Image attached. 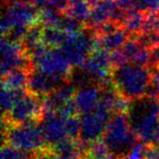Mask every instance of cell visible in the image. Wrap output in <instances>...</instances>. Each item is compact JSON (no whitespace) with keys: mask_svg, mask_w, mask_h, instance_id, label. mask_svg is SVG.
Returning a JSON list of instances; mask_svg holds the SVG:
<instances>
[{"mask_svg":"<svg viewBox=\"0 0 159 159\" xmlns=\"http://www.w3.org/2000/svg\"><path fill=\"white\" fill-rule=\"evenodd\" d=\"M129 39H130L129 33L121 26L117 27L111 32L98 35L100 48L106 49L110 52L120 49Z\"/></svg>","mask_w":159,"mask_h":159,"instance_id":"17","label":"cell"},{"mask_svg":"<svg viewBox=\"0 0 159 159\" xmlns=\"http://www.w3.org/2000/svg\"><path fill=\"white\" fill-rule=\"evenodd\" d=\"M37 152L27 151L14 146L3 144L1 149V159H35Z\"/></svg>","mask_w":159,"mask_h":159,"instance_id":"25","label":"cell"},{"mask_svg":"<svg viewBox=\"0 0 159 159\" xmlns=\"http://www.w3.org/2000/svg\"><path fill=\"white\" fill-rule=\"evenodd\" d=\"M39 124H8L2 119L3 144L33 152H39L49 147L45 143Z\"/></svg>","mask_w":159,"mask_h":159,"instance_id":"4","label":"cell"},{"mask_svg":"<svg viewBox=\"0 0 159 159\" xmlns=\"http://www.w3.org/2000/svg\"><path fill=\"white\" fill-rule=\"evenodd\" d=\"M70 0H47V8L58 13L65 14L68 10Z\"/></svg>","mask_w":159,"mask_h":159,"instance_id":"30","label":"cell"},{"mask_svg":"<svg viewBox=\"0 0 159 159\" xmlns=\"http://www.w3.org/2000/svg\"><path fill=\"white\" fill-rule=\"evenodd\" d=\"M112 115L113 113L101 102L94 110L83 114L81 117L80 141L85 145H89L92 142L100 140Z\"/></svg>","mask_w":159,"mask_h":159,"instance_id":"8","label":"cell"},{"mask_svg":"<svg viewBox=\"0 0 159 159\" xmlns=\"http://www.w3.org/2000/svg\"><path fill=\"white\" fill-rule=\"evenodd\" d=\"M86 154L91 159H116L103 140H97L88 145Z\"/></svg>","mask_w":159,"mask_h":159,"instance_id":"24","label":"cell"},{"mask_svg":"<svg viewBox=\"0 0 159 159\" xmlns=\"http://www.w3.org/2000/svg\"><path fill=\"white\" fill-rule=\"evenodd\" d=\"M102 94L103 88L99 85H91L77 90L74 101L79 113L83 115L97 108L101 102Z\"/></svg>","mask_w":159,"mask_h":159,"instance_id":"14","label":"cell"},{"mask_svg":"<svg viewBox=\"0 0 159 159\" xmlns=\"http://www.w3.org/2000/svg\"><path fill=\"white\" fill-rule=\"evenodd\" d=\"M28 56L30 57L32 69L65 78L69 81L73 69L60 48H48L43 43Z\"/></svg>","mask_w":159,"mask_h":159,"instance_id":"6","label":"cell"},{"mask_svg":"<svg viewBox=\"0 0 159 159\" xmlns=\"http://www.w3.org/2000/svg\"><path fill=\"white\" fill-rule=\"evenodd\" d=\"M26 90H12L7 88H2L1 93V107L3 115H6L9 112L17 101L23 97L26 93Z\"/></svg>","mask_w":159,"mask_h":159,"instance_id":"23","label":"cell"},{"mask_svg":"<svg viewBox=\"0 0 159 159\" xmlns=\"http://www.w3.org/2000/svg\"><path fill=\"white\" fill-rule=\"evenodd\" d=\"M111 81L115 90L131 103L147 96L151 74L149 66L127 62L113 68Z\"/></svg>","mask_w":159,"mask_h":159,"instance_id":"2","label":"cell"},{"mask_svg":"<svg viewBox=\"0 0 159 159\" xmlns=\"http://www.w3.org/2000/svg\"><path fill=\"white\" fill-rule=\"evenodd\" d=\"M30 70L16 69L2 77V88L12 90H24L28 86Z\"/></svg>","mask_w":159,"mask_h":159,"instance_id":"18","label":"cell"},{"mask_svg":"<svg viewBox=\"0 0 159 159\" xmlns=\"http://www.w3.org/2000/svg\"><path fill=\"white\" fill-rule=\"evenodd\" d=\"M116 3L120 9L127 12V13L139 11V9H138V0H116Z\"/></svg>","mask_w":159,"mask_h":159,"instance_id":"32","label":"cell"},{"mask_svg":"<svg viewBox=\"0 0 159 159\" xmlns=\"http://www.w3.org/2000/svg\"><path fill=\"white\" fill-rule=\"evenodd\" d=\"M92 7L86 0H70L68 10L65 14H68L86 24L91 13Z\"/></svg>","mask_w":159,"mask_h":159,"instance_id":"22","label":"cell"},{"mask_svg":"<svg viewBox=\"0 0 159 159\" xmlns=\"http://www.w3.org/2000/svg\"><path fill=\"white\" fill-rule=\"evenodd\" d=\"M132 130L146 145H159V100L145 96L130 103L127 112Z\"/></svg>","mask_w":159,"mask_h":159,"instance_id":"1","label":"cell"},{"mask_svg":"<svg viewBox=\"0 0 159 159\" xmlns=\"http://www.w3.org/2000/svg\"><path fill=\"white\" fill-rule=\"evenodd\" d=\"M100 48L98 35L93 28L85 27L83 30L69 34L60 49L70 65L75 68L82 66L95 49Z\"/></svg>","mask_w":159,"mask_h":159,"instance_id":"5","label":"cell"},{"mask_svg":"<svg viewBox=\"0 0 159 159\" xmlns=\"http://www.w3.org/2000/svg\"><path fill=\"white\" fill-rule=\"evenodd\" d=\"M118 9L116 0H102L99 4L92 8L86 26L96 28L102 24L112 21L115 12Z\"/></svg>","mask_w":159,"mask_h":159,"instance_id":"16","label":"cell"},{"mask_svg":"<svg viewBox=\"0 0 159 159\" xmlns=\"http://www.w3.org/2000/svg\"><path fill=\"white\" fill-rule=\"evenodd\" d=\"M81 159H91V158H90V157H89V156H88V155H87V154L85 153V154H84V155L82 156V158H81Z\"/></svg>","mask_w":159,"mask_h":159,"instance_id":"34","label":"cell"},{"mask_svg":"<svg viewBox=\"0 0 159 159\" xmlns=\"http://www.w3.org/2000/svg\"><path fill=\"white\" fill-rule=\"evenodd\" d=\"M43 26L39 22L29 26L25 36L21 41V45L27 54L43 44Z\"/></svg>","mask_w":159,"mask_h":159,"instance_id":"20","label":"cell"},{"mask_svg":"<svg viewBox=\"0 0 159 159\" xmlns=\"http://www.w3.org/2000/svg\"><path fill=\"white\" fill-rule=\"evenodd\" d=\"M146 159H159V145H147Z\"/></svg>","mask_w":159,"mask_h":159,"instance_id":"33","label":"cell"},{"mask_svg":"<svg viewBox=\"0 0 159 159\" xmlns=\"http://www.w3.org/2000/svg\"><path fill=\"white\" fill-rule=\"evenodd\" d=\"M146 151H147V145L138 140L124 159H146Z\"/></svg>","mask_w":159,"mask_h":159,"instance_id":"29","label":"cell"},{"mask_svg":"<svg viewBox=\"0 0 159 159\" xmlns=\"http://www.w3.org/2000/svg\"><path fill=\"white\" fill-rule=\"evenodd\" d=\"M66 82L68 80L65 78L53 76L41 72L39 70L32 69L29 74L27 89L39 97L44 98Z\"/></svg>","mask_w":159,"mask_h":159,"instance_id":"13","label":"cell"},{"mask_svg":"<svg viewBox=\"0 0 159 159\" xmlns=\"http://www.w3.org/2000/svg\"><path fill=\"white\" fill-rule=\"evenodd\" d=\"M66 125L70 139L78 140L81 134V118H78L77 116L68 117L66 118Z\"/></svg>","mask_w":159,"mask_h":159,"instance_id":"27","label":"cell"},{"mask_svg":"<svg viewBox=\"0 0 159 159\" xmlns=\"http://www.w3.org/2000/svg\"><path fill=\"white\" fill-rule=\"evenodd\" d=\"M77 89L69 81L43 99V111L57 113L66 103L74 100Z\"/></svg>","mask_w":159,"mask_h":159,"instance_id":"15","label":"cell"},{"mask_svg":"<svg viewBox=\"0 0 159 159\" xmlns=\"http://www.w3.org/2000/svg\"><path fill=\"white\" fill-rule=\"evenodd\" d=\"M80 68L93 79L96 85L106 88L112 85L111 73L113 65L111 52L104 48H97L92 52Z\"/></svg>","mask_w":159,"mask_h":159,"instance_id":"9","label":"cell"},{"mask_svg":"<svg viewBox=\"0 0 159 159\" xmlns=\"http://www.w3.org/2000/svg\"><path fill=\"white\" fill-rule=\"evenodd\" d=\"M69 33L56 27H44L43 30V43L48 48H61L65 43Z\"/></svg>","mask_w":159,"mask_h":159,"instance_id":"21","label":"cell"},{"mask_svg":"<svg viewBox=\"0 0 159 159\" xmlns=\"http://www.w3.org/2000/svg\"><path fill=\"white\" fill-rule=\"evenodd\" d=\"M102 140L116 159H124L138 141L127 113H115L103 134Z\"/></svg>","mask_w":159,"mask_h":159,"instance_id":"3","label":"cell"},{"mask_svg":"<svg viewBox=\"0 0 159 159\" xmlns=\"http://www.w3.org/2000/svg\"><path fill=\"white\" fill-rule=\"evenodd\" d=\"M138 9L143 12H159V0H138Z\"/></svg>","mask_w":159,"mask_h":159,"instance_id":"31","label":"cell"},{"mask_svg":"<svg viewBox=\"0 0 159 159\" xmlns=\"http://www.w3.org/2000/svg\"><path fill=\"white\" fill-rule=\"evenodd\" d=\"M43 115V99L27 90L13 108L6 115H3L2 119L8 124L39 123Z\"/></svg>","mask_w":159,"mask_h":159,"instance_id":"7","label":"cell"},{"mask_svg":"<svg viewBox=\"0 0 159 159\" xmlns=\"http://www.w3.org/2000/svg\"><path fill=\"white\" fill-rule=\"evenodd\" d=\"M16 69L31 70L30 57L20 43H14L2 36L1 40V73L2 77Z\"/></svg>","mask_w":159,"mask_h":159,"instance_id":"11","label":"cell"},{"mask_svg":"<svg viewBox=\"0 0 159 159\" xmlns=\"http://www.w3.org/2000/svg\"><path fill=\"white\" fill-rule=\"evenodd\" d=\"M150 74H151V82L147 92V96L159 100V65L151 66Z\"/></svg>","mask_w":159,"mask_h":159,"instance_id":"28","label":"cell"},{"mask_svg":"<svg viewBox=\"0 0 159 159\" xmlns=\"http://www.w3.org/2000/svg\"><path fill=\"white\" fill-rule=\"evenodd\" d=\"M146 20V12L134 11L128 13L122 23V27L126 30L130 36L139 35L143 32L144 24Z\"/></svg>","mask_w":159,"mask_h":159,"instance_id":"19","label":"cell"},{"mask_svg":"<svg viewBox=\"0 0 159 159\" xmlns=\"http://www.w3.org/2000/svg\"><path fill=\"white\" fill-rule=\"evenodd\" d=\"M85 27H86L85 23L72 17V16H70L68 14H64L61 16L60 22H58L57 26V28L61 29V30L65 31L66 33H69V34L81 31Z\"/></svg>","mask_w":159,"mask_h":159,"instance_id":"26","label":"cell"},{"mask_svg":"<svg viewBox=\"0 0 159 159\" xmlns=\"http://www.w3.org/2000/svg\"><path fill=\"white\" fill-rule=\"evenodd\" d=\"M1 21L2 35L16 26H31L39 22V12L31 3H13L5 5Z\"/></svg>","mask_w":159,"mask_h":159,"instance_id":"10","label":"cell"},{"mask_svg":"<svg viewBox=\"0 0 159 159\" xmlns=\"http://www.w3.org/2000/svg\"><path fill=\"white\" fill-rule=\"evenodd\" d=\"M39 127L45 143L49 147H52L66 139H70L66 131V117H62L57 113L43 111Z\"/></svg>","mask_w":159,"mask_h":159,"instance_id":"12","label":"cell"}]
</instances>
